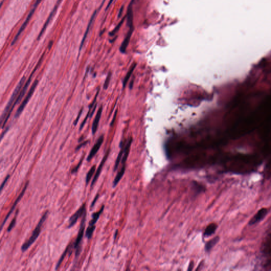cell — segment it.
Returning a JSON list of instances; mask_svg holds the SVG:
<instances>
[{
	"label": "cell",
	"instance_id": "obj_1",
	"mask_svg": "<svg viewBox=\"0 0 271 271\" xmlns=\"http://www.w3.org/2000/svg\"><path fill=\"white\" fill-rule=\"evenodd\" d=\"M48 215V211H47L41 216L38 224L32 232L31 237L29 238V239L26 242H25L23 244L21 247V249L22 252H25L27 250L35 243V241L37 240L38 237H39V235L40 234L41 231V227L45 221V220H46V219L47 218Z\"/></svg>",
	"mask_w": 271,
	"mask_h": 271
},
{
	"label": "cell",
	"instance_id": "obj_2",
	"mask_svg": "<svg viewBox=\"0 0 271 271\" xmlns=\"http://www.w3.org/2000/svg\"><path fill=\"white\" fill-rule=\"evenodd\" d=\"M45 54H44L43 55H42V56L41 57V58H40V59H39V62L37 64V65L36 66L35 68L34 69V70H33V72H32L31 74L30 75V77L28 79V81H26V84L25 85V86L24 87H23V88H22V90H21V91L20 92V93L18 95V97H17V99H16V100L15 101V102H14V103L13 104L12 107H11V109L10 111H9V113H8V115H7V118L5 119V120L4 121L3 124V126H2V128H3L4 127V126L6 125V123L7 122V120L9 119V118H10V116L11 114V113L12 112L13 110L14 109V107H15V106L17 105V104H18L19 103H20V102L21 101L22 99L23 98V97H24V95H25V93H26V90L28 88L29 85L30 84V82H31V81L32 78V76L34 75V73H35L36 71L37 70V69L38 68L39 66L42 63V59L44 58V56Z\"/></svg>",
	"mask_w": 271,
	"mask_h": 271
},
{
	"label": "cell",
	"instance_id": "obj_3",
	"mask_svg": "<svg viewBox=\"0 0 271 271\" xmlns=\"http://www.w3.org/2000/svg\"><path fill=\"white\" fill-rule=\"evenodd\" d=\"M86 211L84 213L82 216V218L81 220L80 227H79V231L78 232L77 238L74 243V249L75 250V259L77 260L81 254L82 251V241L83 240L84 233L85 227V223H86Z\"/></svg>",
	"mask_w": 271,
	"mask_h": 271
},
{
	"label": "cell",
	"instance_id": "obj_4",
	"mask_svg": "<svg viewBox=\"0 0 271 271\" xmlns=\"http://www.w3.org/2000/svg\"><path fill=\"white\" fill-rule=\"evenodd\" d=\"M25 81H26V78H25V76H23V78L20 79V81L18 83L17 86L16 88H15V90H14V91L13 92L12 94L11 95L10 99V100H9V102L7 103V105L6 106L5 109L4 110L3 112L2 116H1V124H2L3 122H4V120H5V119L7 118V115L9 113V111H10L11 109V107H12L13 104V103H14L15 101L16 100V97H17V95H18L20 91L21 88H22Z\"/></svg>",
	"mask_w": 271,
	"mask_h": 271
},
{
	"label": "cell",
	"instance_id": "obj_5",
	"mask_svg": "<svg viewBox=\"0 0 271 271\" xmlns=\"http://www.w3.org/2000/svg\"><path fill=\"white\" fill-rule=\"evenodd\" d=\"M38 84V81L36 79L34 82L33 84L32 85L31 87L30 88V89L29 90V91L28 93L27 94V95L26 97L25 100L23 101V102H22L21 105H20V106L18 110H17V111L16 112V115H15V116H14L15 118H18L19 116L20 115H21V113H22V112L23 111V110L25 109V107L27 104V103H28L29 101L30 100V98L31 97L32 95L34 93L35 90Z\"/></svg>",
	"mask_w": 271,
	"mask_h": 271
},
{
	"label": "cell",
	"instance_id": "obj_6",
	"mask_svg": "<svg viewBox=\"0 0 271 271\" xmlns=\"http://www.w3.org/2000/svg\"><path fill=\"white\" fill-rule=\"evenodd\" d=\"M41 1V0H36L35 3L34 4V7H32L31 10L29 13L28 16L27 17V18H26V19L25 20L22 26H21V28H20L18 32H17V34L16 36L14 37V39L13 40V42H14V43L17 42V41L18 38H19L20 36L21 35L22 32L23 31V30H25V29L26 28V26L28 25V23L29 21H30V19L31 18L32 16V15L34 14V13L35 12V10L37 9V7L38 6Z\"/></svg>",
	"mask_w": 271,
	"mask_h": 271
},
{
	"label": "cell",
	"instance_id": "obj_7",
	"mask_svg": "<svg viewBox=\"0 0 271 271\" xmlns=\"http://www.w3.org/2000/svg\"><path fill=\"white\" fill-rule=\"evenodd\" d=\"M86 211V204L84 203L81 207H80V208L78 209V211H76L75 213H74V215H73L70 216V218L69 219L68 228H70L73 226H74L78 221V219L81 216H83L84 213Z\"/></svg>",
	"mask_w": 271,
	"mask_h": 271
},
{
	"label": "cell",
	"instance_id": "obj_8",
	"mask_svg": "<svg viewBox=\"0 0 271 271\" xmlns=\"http://www.w3.org/2000/svg\"><path fill=\"white\" fill-rule=\"evenodd\" d=\"M28 185L29 181H28L26 182V184H25V186L24 187V188H23V190H22V191H21V193H20V194L19 195L18 197H17V199H16V201L14 202V203L13 204V206H12V207L11 208L10 210L9 211L7 215L6 216H5V218L4 219L3 221L2 225H1V230H2V229H3V227L4 225H5L6 222L7 221V219H9V217L10 216V215L12 214V213L13 211H14L15 208H16V206H17V205L18 204V203L19 202V201L21 200V199L22 198V197H23L24 194H25V192H26V188H28Z\"/></svg>",
	"mask_w": 271,
	"mask_h": 271
},
{
	"label": "cell",
	"instance_id": "obj_9",
	"mask_svg": "<svg viewBox=\"0 0 271 271\" xmlns=\"http://www.w3.org/2000/svg\"><path fill=\"white\" fill-rule=\"evenodd\" d=\"M268 212V209L265 208H263L259 210L257 213H256L255 215H254L252 218L250 219V220L249 223H248V225L250 226L254 225L257 224V223L261 221L262 220L264 219Z\"/></svg>",
	"mask_w": 271,
	"mask_h": 271
},
{
	"label": "cell",
	"instance_id": "obj_10",
	"mask_svg": "<svg viewBox=\"0 0 271 271\" xmlns=\"http://www.w3.org/2000/svg\"><path fill=\"white\" fill-rule=\"evenodd\" d=\"M103 140H104V136L103 135H101L99 138L98 140H97V143H95V145H94L93 147L91 150L90 153L88 154V156L86 159L88 162H90V160H91L93 158V157H94V156L97 154V151H99L101 146L103 144Z\"/></svg>",
	"mask_w": 271,
	"mask_h": 271
},
{
	"label": "cell",
	"instance_id": "obj_11",
	"mask_svg": "<svg viewBox=\"0 0 271 271\" xmlns=\"http://www.w3.org/2000/svg\"><path fill=\"white\" fill-rule=\"evenodd\" d=\"M109 153L110 150H107V152L106 153L105 155H104V156L103 157V158L102 159V161H101L100 164L99 165V167H98L97 169V172H96V173H95V175H94V177L93 179L91 185V188H92L93 186L94 185V184L96 183V182H97V180L98 179L99 176L100 175L101 172L102 171V169H103V166H104V164L106 163V160L107 159V157L109 156Z\"/></svg>",
	"mask_w": 271,
	"mask_h": 271
},
{
	"label": "cell",
	"instance_id": "obj_12",
	"mask_svg": "<svg viewBox=\"0 0 271 271\" xmlns=\"http://www.w3.org/2000/svg\"><path fill=\"white\" fill-rule=\"evenodd\" d=\"M61 1H62V0H58V1H57L56 4H55V7H54V9H53V11H51V13H50V14L49 17L48 18L47 20H46V23H45L44 26L43 28H42V29L41 30L40 32V34H39V36H38V38H37L38 40H39V39L40 38V37L42 36V35L44 34V32L46 30V29L47 28V27L48 25V24L50 23V21L51 20L52 18H53V17L54 16V14H55V13L56 12L57 9H58V6L59 5V4H60Z\"/></svg>",
	"mask_w": 271,
	"mask_h": 271
},
{
	"label": "cell",
	"instance_id": "obj_13",
	"mask_svg": "<svg viewBox=\"0 0 271 271\" xmlns=\"http://www.w3.org/2000/svg\"><path fill=\"white\" fill-rule=\"evenodd\" d=\"M102 111H103V107H102V106L99 107V110L97 112V115L95 116L93 124H92V132L93 135H95L97 130V128L99 126V122H100V120L101 116L102 115Z\"/></svg>",
	"mask_w": 271,
	"mask_h": 271
},
{
	"label": "cell",
	"instance_id": "obj_14",
	"mask_svg": "<svg viewBox=\"0 0 271 271\" xmlns=\"http://www.w3.org/2000/svg\"><path fill=\"white\" fill-rule=\"evenodd\" d=\"M134 31V29H129L128 33H127L126 37L122 43L121 45L120 46V51L121 53H125L127 50V47L128 46L129 43L131 40V38L132 35V32Z\"/></svg>",
	"mask_w": 271,
	"mask_h": 271
},
{
	"label": "cell",
	"instance_id": "obj_15",
	"mask_svg": "<svg viewBox=\"0 0 271 271\" xmlns=\"http://www.w3.org/2000/svg\"><path fill=\"white\" fill-rule=\"evenodd\" d=\"M134 0L131 1V3L129 4L128 10H127V26L129 29H134V23H133V11H132V3Z\"/></svg>",
	"mask_w": 271,
	"mask_h": 271
},
{
	"label": "cell",
	"instance_id": "obj_16",
	"mask_svg": "<svg viewBox=\"0 0 271 271\" xmlns=\"http://www.w3.org/2000/svg\"><path fill=\"white\" fill-rule=\"evenodd\" d=\"M131 143H132V139L130 138L129 139L125 146L124 147L123 155L121 159V164L122 165H126V163L127 158L128 157L129 153V150H130V148H131Z\"/></svg>",
	"mask_w": 271,
	"mask_h": 271
},
{
	"label": "cell",
	"instance_id": "obj_17",
	"mask_svg": "<svg viewBox=\"0 0 271 271\" xmlns=\"http://www.w3.org/2000/svg\"><path fill=\"white\" fill-rule=\"evenodd\" d=\"M97 10H96L95 12H94L91 18V19H90V21H89V23H88V26L87 27L86 31L85 32L84 35L83 36L82 40L81 41V45H80V47H79V51H81L82 48L83 47V45L84 44L85 41L86 40V37L88 36V35L89 31H90V28H91V26L92 25V23H93L94 19L95 16H96V14H97Z\"/></svg>",
	"mask_w": 271,
	"mask_h": 271
},
{
	"label": "cell",
	"instance_id": "obj_18",
	"mask_svg": "<svg viewBox=\"0 0 271 271\" xmlns=\"http://www.w3.org/2000/svg\"><path fill=\"white\" fill-rule=\"evenodd\" d=\"M217 228H218V226L216 224L212 223V224H210L209 225H208L206 228V229H205L204 234H203L204 237H208L209 236H212L213 234H215Z\"/></svg>",
	"mask_w": 271,
	"mask_h": 271
},
{
	"label": "cell",
	"instance_id": "obj_19",
	"mask_svg": "<svg viewBox=\"0 0 271 271\" xmlns=\"http://www.w3.org/2000/svg\"><path fill=\"white\" fill-rule=\"evenodd\" d=\"M104 206H102V207L101 208L100 210L98 212H94L92 215V219L89 222V226H95V224L97 223V220L100 218V215L102 214L103 211L104 210Z\"/></svg>",
	"mask_w": 271,
	"mask_h": 271
},
{
	"label": "cell",
	"instance_id": "obj_20",
	"mask_svg": "<svg viewBox=\"0 0 271 271\" xmlns=\"http://www.w3.org/2000/svg\"><path fill=\"white\" fill-rule=\"evenodd\" d=\"M219 240H220L219 237L216 236L206 243V245H205V250H206V252H210L211 250V249L213 248V247L215 246L217 243H218Z\"/></svg>",
	"mask_w": 271,
	"mask_h": 271
},
{
	"label": "cell",
	"instance_id": "obj_21",
	"mask_svg": "<svg viewBox=\"0 0 271 271\" xmlns=\"http://www.w3.org/2000/svg\"><path fill=\"white\" fill-rule=\"evenodd\" d=\"M126 170V165H122L121 169H120V171L118 173V174L116 175L115 180L113 182V188H115L116 185H118V183L119 182L121 179L122 176L125 174Z\"/></svg>",
	"mask_w": 271,
	"mask_h": 271
},
{
	"label": "cell",
	"instance_id": "obj_22",
	"mask_svg": "<svg viewBox=\"0 0 271 271\" xmlns=\"http://www.w3.org/2000/svg\"><path fill=\"white\" fill-rule=\"evenodd\" d=\"M136 64L135 63L132 65V66L131 67L130 69L129 70L128 72L127 73V74H126V75L125 78L123 79V88H125L126 85L127 84V82H128V81L129 79L131 77V74H132V73L134 72V69H135L136 67Z\"/></svg>",
	"mask_w": 271,
	"mask_h": 271
},
{
	"label": "cell",
	"instance_id": "obj_23",
	"mask_svg": "<svg viewBox=\"0 0 271 271\" xmlns=\"http://www.w3.org/2000/svg\"><path fill=\"white\" fill-rule=\"evenodd\" d=\"M69 247H70V245H68L67 248H66L65 250V251L62 254V255L61 256V257H60V259H59V261H58V263H57L56 265V268H55L56 270L58 269V268L60 267L61 264H62V262H63V261H64V259H65V257H66V256L67 255V254H68V253H69Z\"/></svg>",
	"mask_w": 271,
	"mask_h": 271
},
{
	"label": "cell",
	"instance_id": "obj_24",
	"mask_svg": "<svg viewBox=\"0 0 271 271\" xmlns=\"http://www.w3.org/2000/svg\"><path fill=\"white\" fill-rule=\"evenodd\" d=\"M121 150L119 152V153L118 154L117 159H116V163H115V166H114V171H116V169H118L119 164H120V162H121L122 158V156H123L124 147H123L122 146H121Z\"/></svg>",
	"mask_w": 271,
	"mask_h": 271
},
{
	"label": "cell",
	"instance_id": "obj_25",
	"mask_svg": "<svg viewBox=\"0 0 271 271\" xmlns=\"http://www.w3.org/2000/svg\"><path fill=\"white\" fill-rule=\"evenodd\" d=\"M95 170H96V166L93 165L92 167L90 169V170L88 171L87 174H86V178H85V182H86V185H88L89 182L91 179L92 176L93 175L94 173H95Z\"/></svg>",
	"mask_w": 271,
	"mask_h": 271
},
{
	"label": "cell",
	"instance_id": "obj_26",
	"mask_svg": "<svg viewBox=\"0 0 271 271\" xmlns=\"http://www.w3.org/2000/svg\"><path fill=\"white\" fill-rule=\"evenodd\" d=\"M99 90H100V89L99 88V90H98V91L97 92V94H96V95H95V97H94V99L93 102V103L91 104V106H90V109L88 110V115L86 116V118H85L84 120L83 121V122H82V125H81V127H80V131L82 130V129L83 128V127H84L85 123L86 122V120H87L88 118V115H89V114L90 113V111H91L92 107H93L94 105V103H95V102H96V100H97V95H98V94H99Z\"/></svg>",
	"mask_w": 271,
	"mask_h": 271
},
{
	"label": "cell",
	"instance_id": "obj_27",
	"mask_svg": "<svg viewBox=\"0 0 271 271\" xmlns=\"http://www.w3.org/2000/svg\"><path fill=\"white\" fill-rule=\"evenodd\" d=\"M95 228H96L95 226H88V228L86 229V231H85V236L88 240H90L92 237L94 231H95Z\"/></svg>",
	"mask_w": 271,
	"mask_h": 271
},
{
	"label": "cell",
	"instance_id": "obj_28",
	"mask_svg": "<svg viewBox=\"0 0 271 271\" xmlns=\"http://www.w3.org/2000/svg\"><path fill=\"white\" fill-rule=\"evenodd\" d=\"M124 20H125V18H123L122 19L121 21H120V23H119L118 26L114 29V30H113L110 33V36H113L115 35V34H116V32H118V30H119V29H120V27L121 26V25H122L123 21H124Z\"/></svg>",
	"mask_w": 271,
	"mask_h": 271
},
{
	"label": "cell",
	"instance_id": "obj_29",
	"mask_svg": "<svg viewBox=\"0 0 271 271\" xmlns=\"http://www.w3.org/2000/svg\"><path fill=\"white\" fill-rule=\"evenodd\" d=\"M111 73L109 72L107 74V78H106V81L104 82V85H103V88L105 90H107V88H108V86H109V85L110 82V80H111Z\"/></svg>",
	"mask_w": 271,
	"mask_h": 271
},
{
	"label": "cell",
	"instance_id": "obj_30",
	"mask_svg": "<svg viewBox=\"0 0 271 271\" xmlns=\"http://www.w3.org/2000/svg\"><path fill=\"white\" fill-rule=\"evenodd\" d=\"M17 220V216H16V215L15 216H14V218L12 220L9 226V227L7 228V232H10L11 231H12L13 228H14V226H16V222H17V220Z\"/></svg>",
	"mask_w": 271,
	"mask_h": 271
},
{
	"label": "cell",
	"instance_id": "obj_31",
	"mask_svg": "<svg viewBox=\"0 0 271 271\" xmlns=\"http://www.w3.org/2000/svg\"><path fill=\"white\" fill-rule=\"evenodd\" d=\"M10 177V175H7V177L5 178V179L4 180L3 182H2V184L1 185V191H2L3 190V188H4V187L5 184H6V183H7V181L9 180Z\"/></svg>",
	"mask_w": 271,
	"mask_h": 271
},
{
	"label": "cell",
	"instance_id": "obj_32",
	"mask_svg": "<svg viewBox=\"0 0 271 271\" xmlns=\"http://www.w3.org/2000/svg\"><path fill=\"white\" fill-rule=\"evenodd\" d=\"M82 160H83V159H82V160L79 162V163L78 164V165L76 166L75 168H74V169L72 170V174H75V173H76L78 172V170L79 169V167H80V166H81V164H82Z\"/></svg>",
	"mask_w": 271,
	"mask_h": 271
},
{
	"label": "cell",
	"instance_id": "obj_33",
	"mask_svg": "<svg viewBox=\"0 0 271 271\" xmlns=\"http://www.w3.org/2000/svg\"><path fill=\"white\" fill-rule=\"evenodd\" d=\"M99 194H97L96 196H95V197H94V199L93 201V202H92L91 205V208H92L93 207L94 205H95V203L97 202V199L99 198Z\"/></svg>",
	"mask_w": 271,
	"mask_h": 271
},
{
	"label": "cell",
	"instance_id": "obj_34",
	"mask_svg": "<svg viewBox=\"0 0 271 271\" xmlns=\"http://www.w3.org/2000/svg\"><path fill=\"white\" fill-rule=\"evenodd\" d=\"M88 141H85L84 143H82L81 144L79 145L76 148V151H78V150H79L81 147H82L83 146L86 145L88 144Z\"/></svg>",
	"mask_w": 271,
	"mask_h": 271
},
{
	"label": "cell",
	"instance_id": "obj_35",
	"mask_svg": "<svg viewBox=\"0 0 271 271\" xmlns=\"http://www.w3.org/2000/svg\"><path fill=\"white\" fill-rule=\"evenodd\" d=\"M116 114H117V110H116V112H115V115H114L113 118L112 120V121H111V123H110V125H111V126H113V123H114V122H115V120H116Z\"/></svg>",
	"mask_w": 271,
	"mask_h": 271
},
{
	"label": "cell",
	"instance_id": "obj_36",
	"mask_svg": "<svg viewBox=\"0 0 271 271\" xmlns=\"http://www.w3.org/2000/svg\"><path fill=\"white\" fill-rule=\"evenodd\" d=\"M82 109L81 110V111L79 112V115L78 116V118H77V119H76V120H75V123H74V125H76L77 124V123H78V120L79 119V116H80L81 114H82Z\"/></svg>",
	"mask_w": 271,
	"mask_h": 271
},
{
	"label": "cell",
	"instance_id": "obj_37",
	"mask_svg": "<svg viewBox=\"0 0 271 271\" xmlns=\"http://www.w3.org/2000/svg\"><path fill=\"white\" fill-rule=\"evenodd\" d=\"M123 10V6L120 9V11H119V14H118V18H120V17L121 16L122 13V11Z\"/></svg>",
	"mask_w": 271,
	"mask_h": 271
},
{
	"label": "cell",
	"instance_id": "obj_38",
	"mask_svg": "<svg viewBox=\"0 0 271 271\" xmlns=\"http://www.w3.org/2000/svg\"><path fill=\"white\" fill-rule=\"evenodd\" d=\"M113 1V0H110V2H109V3H108V4H107V7H106V10H107V9H108V8L110 7V6L111 5V4H112V3Z\"/></svg>",
	"mask_w": 271,
	"mask_h": 271
},
{
	"label": "cell",
	"instance_id": "obj_39",
	"mask_svg": "<svg viewBox=\"0 0 271 271\" xmlns=\"http://www.w3.org/2000/svg\"><path fill=\"white\" fill-rule=\"evenodd\" d=\"M118 230H116V232H115V236H114V238H115V240L116 238V236H117V235H118Z\"/></svg>",
	"mask_w": 271,
	"mask_h": 271
},
{
	"label": "cell",
	"instance_id": "obj_40",
	"mask_svg": "<svg viewBox=\"0 0 271 271\" xmlns=\"http://www.w3.org/2000/svg\"><path fill=\"white\" fill-rule=\"evenodd\" d=\"M105 1H106V0H103V2H102V3H101V5L99 9H100L101 7H102V5H103V3H104V2H105Z\"/></svg>",
	"mask_w": 271,
	"mask_h": 271
}]
</instances>
